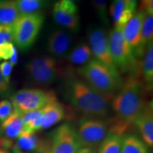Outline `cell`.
I'll return each instance as SVG.
<instances>
[{
  "instance_id": "obj_36",
  "label": "cell",
  "mask_w": 153,
  "mask_h": 153,
  "mask_svg": "<svg viewBox=\"0 0 153 153\" xmlns=\"http://www.w3.org/2000/svg\"><path fill=\"white\" fill-rule=\"evenodd\" d=\"M151 2H153V0H140V11H143Z\"/></svg>"
},
{
  "instance_id": "obj_28",
  "label": "cell",
  "mask_w": 153,
  "mask_h": 153,
  "mask_svg": "<svg viewBox=\"0 0 153 153\" xmlns=\"http://www.w3.org/2000/svg\"><path fill=\"white\" fill-rule=\"evenodd\" d=\"M12 26L0 25V45L3 43H12Z\"/></svg>"
},
{
  "instance_id": "obj_2",
  "label": "cell",
  "mask_w": 153,
  "mask_h": 153,
  "mask_svg": "<svg viewBox=\"0 0 153 153\" xmlns=\"http://www.w3.org/2000/svg\"><path fill=\"white\" fill-rule=\"evenodd\" d=\"M147 89L148 87L136 74H130L111 101L114 117L124 123L133 126L135 120L148 103L145 98Z\"/></svg>"
},
{
  "instance_id": "obj_5",
  "label": "cell",
  "mask_w": 153,
  "mask_h": 153,
  "mask_svg": "<svg viewBox=\"0 0 153 153\" xmlns=\"http://www.w3.org/2000/svg\"><path fill=\"white\" fill-rule=\"evenodd\" d=\"M82 148L76 126L62 123L43 137L41 153H75Z\"/></svg>"
},
{
  "instance_id": "obj_39",
  "label": "cell",
  "mask_w": 153,
  "mask_h": 153,
  "mask_svg": "<svg viewBox=\"0 0 153 153\" xmlns=\"http://www.w3.org/2000/svg\"><path fill=\"white\" fill-rule=\"evenodd\" d=\"M70 1H73V2L76 3V2H78V1H80V0H70Z\"/></svg>"
},
{
  "instance_id": "obj_22",
  "label": "cell",
  "mask_w": 153,
  "mask_h": 153,
  "mask_svg": "<svg viewBox=\"0 0 153 153\" xmlns=\"http://www.w3.org/2000/svg\"><path fill=\"white\" fill-rule=\"evenodd\" d=\"M123 134L110 131L98 146L97 153H120Z\"/></svg>"
},
{
  "instance_id": "obj_24",
  "label": "cell",
  "mask_w": 153,
  "mask_h": 153,
  "mask_svg": "<svg viewBox=\"0 0 153 153\" xmlns=\"http://www.w3.org/2000/svg\"><path fill=\"white\" fill-rule=\"evenodd\" d=\"M20 15L43 12L49 4L50 0H15Z\"/></svg>"
},
{
  "instance_id": "obj_17",
  "label": "cell",
  "mask_w": 153,
  "mask_h": 153,
  "mask_svg": "<svg viewBox=\"0 0 153 153\" xmlns=\"http://www.w3.org/2000/svg\"><path fill=\"white\" fill-rule=\"evenodd\" d=\"M150 148L136 133L128 132L123 135L120 153H150Z\"/></svg>"
},
{
  "instance_id": "obj_9",
  "label": "cell",
  "mask_w": 153,
  "mask_h": 153,
  "mask_svg": "<svg viewBox=\"0 0 153 153\" xmlns=\"http://www.w3.org/2000/svg\"><path fill=\"white\" fill-rule=\"evenodd\" d=\"M56 99L54 91L39 89H22L11 96L14 111L20 114L30 111L41 109Z\"/></svg>"
},
{
  "instance_id": "obj_12",
  "label": "cell",
  "mask_w": 153,
  "mask_h": 153,
  "mask_svg": "<svg viewBox=\"0 0 153 153\" xmlns=\"http://www.w3.org/2000/svg\"><path fill=\"white\" fill-rule=\"evenodd\" d=\"M22 131V115L14 111L9 117L0 123V148L7 151L11 150Z\"/></svg>"
},
{
  "instance_id": "obj_37",
  "label": "cell",
  "mask_w": 153,
  "mask_h": 153,
  "mask_svg": "<svg viewBox=\"0 0 153 153\" xmlns=\"http://www.w3.org/2000/svg\"><path fill=\"white\" fill-rule=\"evenodd\" d=\"M11 151H12V153H36V152H28V151H24V150H21L19 149L15 148L14 146H13L11 148Z\"/></svg>"
},
{
  "instance_id": "obj_18",
  "label": "cell",
  "mask_w": 153,
  "mask_h": 153,
  "mask_svg": "<svg viewBox=\"0 0 153 153\" xmlns=\"http://www.w3.org/2000/svg\"><path fill=\"white\" fill-rule=\"evenodd\" d=\"M65 58L72 65L81 67L93 59V55L89 45L81 42L70 49Z\"/></svg>"
},
{
  "instance_id": "obj_29",
  "label": "cell",
  "mask_w": 153,
  "mask_h": 153,
  "mask_svg": "<svg viewBox=\"0 0 153 153\" xmlns=\"http://www.w3.org/2000/svg\"><path fill=\"white\" fill-rule=\"evenodd\" d=\"M16 46L13 43H7L0 45V61H7L10 59Z\"/></svg>"
},
{
  "instance_id": "obj_4",
  "label": "cell",
  "mask_w": 153,
  "mask_h": 153,
  "mask_svg": "<svg viewBox=\"0 0 153 153\" xmlns=\"http://www.w3.org/2000/svg\"><path fill=\"white\" fill-rule=\"evenodd\" d=\"M26 73L36 85L48 86L55 83L62 76L71 74V70H66L61 63L51 56L36 57L26 66Z\"/></svg>"
},
{
  "instance_id": "obj_35",
  "label": "cell",
  "mask_w": 153,
  "mask_h": 153,
  "mask_svg": "<svg viewBox=\"0 0 153 153\" xmlns=\"http://www.w3.org/2000/svg\"><path fill=\"white\" fill-rule=\"evenodd\" d=\"M75 153H97V150L89 148H81Z\"/></svg>"
},
{
  "instance_id": "obj_16",
  "label": "cell",
  "mask_w": 153,
  "mask_h": 153,
  "mask_svg": "<svg viewBox=\"0 0 153 153\" xmlns=\"http://www.w3.org/2000/svg\"><path fill=\"white\" fill-rule=\"evenodd\" d=\"M133 125L138 130L140 137L148 145L153 146V111L152 102L148 101L146 106L134 121Z\"/></svg>"
},
{
  "instance_id": "obj_25",
  "label": "cell",
  "mask_w": 153,
  "mask_h": 153,
  "mask_svg": "<svg viewBox=\"0 0 153 153\" xmlns=\"http://www.w3.org/2000/svg\"><path fill=\"white\" fill-rule=\"evenodd\" d=\"M97 16L104 26H108L109 19L107 13V0H91Z\"/></svg>"
},
{
  "instance_id": "obj_8",
  "label": "cell",
  "mask_w": 153,
  "mask_h": 153,
  "mask_svg": "<svg viewBox=\"0 0 153 153\" xmlns=\"http://www.w3.org/2000/svg\"><path fill=\"white\" fill-rule=\"evenodd\" d=\"M75 126L82 148L97 150L110 131L111 118L82 117Z\"/></svg>"
},
{
  "instance_id": "obj_33",
  "label": "cell",
  "mask_w": 153,
  "mask_h": 153,
  "mask_svg": "<svg viewBox=\"0 0 153 153\" xmlns=\"http://www.w3.org/2000/svg\"><path fill=\"white\" fill-rule=\"evenodd\" d=\"M125 2V9L131 11L135 13L136 11V8L138 0H124Z\"/></svg>"
},
{
  "instance_id": "obj_23",
  "label": "cell",
  "mask_w": 153,
  "mask_h": 153,
  "mask_svg": "<svg viewBox=\"0 0 153 153\" xmlns=\"http://www.w3.org/2000/svg\"><path fill=\"white\" fill-rule=\"evenodd\" d=\"M153 40V15L144 13L141 28L140 45L137 53V57L143 56L145 49L149 43Z\"/></svg>"
},
{
  "instance_id": "obj_14",
  "label": "cell",
  "mask_w": 153,
  "mask_h": 153,
  "mask_svg": "<svg viewBox=\"0 0 153 153\" xmlns=\"http://www.w3.org/2000/svg\"><path fill=\"white\" fill-rule=\"evenodd\" d=\"M143 17H144L143 11L140 10L135 11L130 20L122 28L124 38L128 44L136 58L140 45L141 28H142Z\"/></svg>"
},
{
  "instance_id": "obj_38",
  "label": "cell",
  "mask_w": 153,
  "mask_h": 153,
  "mask_svg": "<svg viewBox=\"0 0 153 153\" xmlns=\"http://www.w3.org/2000/svg\"><path fill=\"white\" fill-rule=\"evenodd\" d=\"M0 153H10V152H9L8 151L4 150H2V149L0 148Z\"/></svg>"
},
{
  "instance_id": "obj_21",
  "label": "cell",
  "mask_w": 153,
  "mask_h": 153,
  "mask_svg": "<svg viewBox=\"0 0 153 153\" xmlns=\"http://www.w3.org/2000/svg\"><path fill=\"white\" fill-rule=\"evenodd\" d=\"M19 16L15 0H0V25L12 26Z\"/></svg>"
},
{
  "instance_id": "obj_13",
  "label": "cell",
  "mask_w": 153,
  "mask_h": 153,
  "mask_svg": "<svg viewBox=\"0 0 153 153\" xmlns=\"http://www.w3.org/2000/svg\"><path fill=\"white\" fill-rule=\"evenodd\" d=\"M73 37L70 31L62 28H55L49 34L47 40V51L55 59L65 57L71 48Z\"/></svg>"
},
{
  "instance_id": "obj_7",
  "label": "cell",
  "mask_w": 153,
  "mask_h": 153,
  "mask_svg": "<svg viewBox=\"0 0 153 153\" xmlns=\"http://www.w3.org/2000/svg\"><path fill=\"white\" fill-rule=\"evenodd\" d=\"M108 42L111 57L118 72L136 73V57L124 38L122 30L113 28L108 35Z\"/></svg>"
},
{
  "instance_id": "obj_20",
  "label": "cell",
  "mask_w": 153,
  "mask_h": 153,
  "mask_svg": "<svg viewBox=\"0 0 153 153\" xmlns=\"http://www.w3.org/2000/svg\"><path fill=\"white\" fill-rule=\"evenodd\" d=\"M141 74L143 82L149 90L152 89L153 85V43H149L143 55V60L140 63Z\"/></svg>"
},
{
  "instance_id": "obj_10",
  "label": "cell",
  "mask_w": 153,
  "mask_h": 153,
  "mask_svg": "<svg viewBox=\"0 0 153 153\" xmlns=\"http://www.w3.org/2000/svg\"><path fill=\"white\" fill-rule=\"evenodd\" d=\"M87 39L88 45L90 48L94 58L114 71L118 72L111 57L108 36L104 28L99 26H91L87 31Z\"/></svg>"
},
{
  "instance_id": "obj_32",
  "label": "cell",
  "mask_w": 153,
  "mask_h": 153,
  "mask_svg": "<svg viewBox=\"0 0 153 153\" xmlns=\"http://www.w3.org/2000/svg\"><path fill=\"white\" fill-rule=\"evenodd\" d=\"M11 89L9 84L7 83L4 79L1 72H0V96L1 97H7L10 94Z\"/></svg>"
},
{
  "instance_id": "obj_27",
  "label": "cell",
  "mask_w": 153,
  "mask_h": 153,
  "mask_svg": "<svg viewBox=\"0 0 153 153\" xmlns=\"http://www.w3.org/2000/svg\"><path fill=\"white\" fill-rule=\"evenodd\" d=\"M14 112L11 101L4 99L0 101V123L3 122Z\"/></svg>"
},
{
  "instance_id": "obj_15",
  "label": "cell",
  "mask_w": 153,
  "mask_h": 153,
  "mask_svg": "<svg viewBox=\"0 0 153 153\" xmlns=\"http://www.w3.org/2000/svg\"><path fill=\"white\" fill-rule=\"evenodd\" d=\"M72 116L71 111L56 99L42 108L41 131L50 128L63 120L72 118Z\"/></svg>"
},
{
  "instance_id": "obj_30",
  "label": "cell",
  "mask_w": 153,
  "mask_h": 153,
  "mask_svg": "<svg viewBox=\"0 0 153 153\" xmlns=\"http://www.w3.org/2000/svg\"><path fill=\"white\" fill-rule=\"evenodd\" d=\"M13 68L14 67L9 61H4L0 64V72L2 75L4 79L9 85H10L11 74Z\"/></svg>"
},
{
  "instance_id": "obj_3",
  "label": "cell",
  "mask_w": 153,
  "mask_h": 153,
  "mask_svg": "<svg viewBox=\"0 0 153 153\" xmlns=\"http://www.w3.org/2000/svg\"><path fill=\"white\" fill-rule=\"evenodd\" d=\"M76 72L84 81L104 94L114 96L123 83L120 72L114 71L94 58L79 67Z\"/></svg>"
},
{
  "instance_id": "obj_26",
  "label": "cell",
  "mask_w": 153,
  "mask_h": 153,
  "mask_svg": "<svg viewBox=\"0 0 153 153\" xmlns=\"http://www.w3.org/2000/svg\"><path fill=\"white\" fill-rule=\"evenodd\" d=\"M124 9H125L124 0H112L109 12L114 24L117 22Z\"/></svg>"
},
{
  "instance_id": "obj_31",
  "label": "cell",
  "mask_w": 153,
  "mask_h": 153,
  "mask_svg": "<svg viewBox=\"0 0 153 153\" xmlns=\"http://www.w3.org/2000/svg\"><path fill=\"white\" fill-rule=\"evenodd\" d=\"M134 13L132 12L131 11L128 10V9H124L123 12H122L121 15H120L119 19L117 21V22L114 24V27L121 29L123 28L126 23H127L131 18Z\"/></svg>"
},
{
  "instance_id": "obj_6",
  "label": "cell",
  "mask_w": 153,
  "mask_h": 153,
  "mask_svg": "<svg viewBox=\"0 0 153 153\" xmlns=\"http://www.w3.org/2000/svg\"><path fill=\"white\" fill-rule=\"evenodd\" d=\"M44 21L43 12L20 15L12 25V42L16 48L26 51L33 46Z\"/></svg>"
},
{
  "instance_id": "obj_34",
  "label": "cell",
  "mask_w": 153,
  "mask_h": 153,
  "mask_svg": "<svg viewBox=\"0 0 153 153\" xmlns=\"http://www.w3.org/2000/svg\"><path fill=\"white\" fill-rule=\"evenodd\" d=\"M9 62L12 65L13 67H14L16 65L17 62H18V51H17V48H15L14 50V52H13V54L10 57V59L9 60Z\"/></svg>"
},
{
  "instance_id": "obj_11",
  "label": "cell",
  "mask_w": 153,
  "mask_h": 153,
  "mask_svg": "<svg viewBox=\"0 0 153 153\" xmlns=\"http://www.w3.org/2000/svg\"><path fill=\"white\" fill-rule=\"evenodd\" d=\"M52 14L60 28L74 33L79 31L80 16L76 3L70 0H57L53 4Z\"/></svg>"
},
{
  "instance_id": "obj_19",
  "label": "cell",
  "mask_w": 153,
  "mask_h": 153,
  "mask_svg": "<svg viewBox=\"0 0 153 153\" xmlns=\"http://www.w3.org/2000/svg\"><path fill=\"white\" fill-rule=\"evenodd\" d=\"M43 137H40L36 133H22L15 140L14 146L21 150L41 153Z\"/></svg>"
},
{
  "instance_id": "obj_1",
  "label": "cell",
  "mask_w": 153,
  "mask_h": 153,
  "mask_svg": "<svg viewBox=\"0 0 153 153\" xmlns=\"http://www.w3.org/2000/svg\"><path fill=\"white\" fill-rule=\"evenodd\" d=\"M61 90L63 98L82 117H108L114 96L101 93L72 74L65 77Z\"/></svg>"
}]
</instances>
